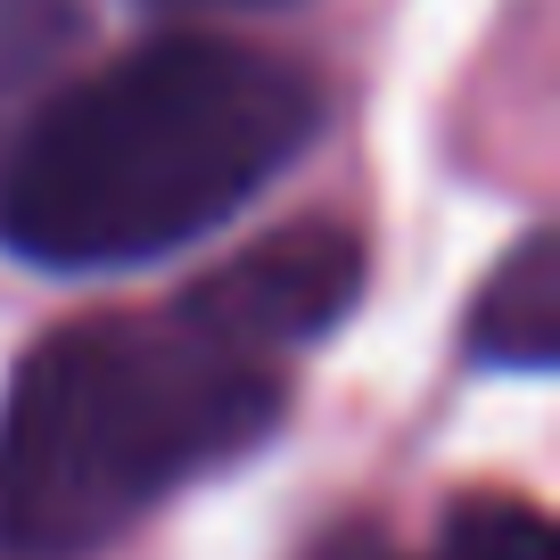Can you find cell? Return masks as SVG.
Returning a JSON list of instances; mask_svg holds the SVG:
<instances>
[{"instance_id": "cell-1", "label": "cell", "mask_w": 560, "mask_h": 560, "mask_svg": "<svg viewBox=\"0 0 560 560\" xmlns=\"http://www.w3.org/2000/svg\"><path fill=\"white\" fill-rule=\"evenodd\" d=\"M322 132V83L231 34H158L58 91L0 165V240L50 272H116L207 240Z\"/></svg>"}, {"instance_id": "cell-2", "label": "cell", "mask_w": 560, "mask_h": 560, "mask_svg": "<svg viewBox=\"0 0 560 560\" xmlns=\"http://www.w3.org/2000/svg\"><path fill=\"white\" fill-rule=\"evenodd\" d=\"M280 363L190 314H83L34 338L0 404V560H91L165 494L280 429Z\"/></svg>"}, {"instance_id": "cell-3", "label": "cell", "mask_w": 560, "mask_h": 560, "mask_svg": "<svg viewBox=\"0 0 560 560\" xmlns=\"http://www.w3.org/2000/svg\"><path fill=\"white\" fill-rule=\"evenodd\" d=\"M363 264H371L363 240L330 214H314V223H289L272 240L240 247L223 272H207L182 298V314L223 347L280 363L289 347H314L322 330L347 322V305L363 298Z\"/></svg>"}, {"instance_id": "cell-4", "label": "cell", "mask_w": 560, "mask_h": 560, "mask_svg": "<svg viewBox=\"0 0 560 560\" xmlns=\"http://www.w3.org/2000/svg\"><path fill=\"white\" fill-rule=\"evenodd\" d=\"M462 347L487 371H552L560 363V240L552 231H527L487 272Z\"/></svg>"}, {"instance_id": "cell-5", "label": "cell", "mask_w": 560, "mask_h": 560, "mask_svg": "<svg viewBox=\"0 0 560 560\" xmlns=\"http://www.w3.org/2000/svg\"><path fill=\"white\" fill-rule=\"evenodd\" d=\"M338 560H354V552H338ZM429 560H560V536H552V520H544L536 503H520V494H470V503L445 511V536H438Z\"/></svg>"}, {"instance_id": "cell-6", "label": "cell", "mask_w": 560, "mask_h": 560, "mask_svg": "<svg viewBox=\"0 0 560 560\" xmlns=\"http://www.w3.org/2000/svg\"><path fill=\"white\" fill-rule=\"evenodd\" d=\"M74 34L67 0H0V67H42Z\"/></svg>"}, {"instance_id": "cell-7", "label": "cell", "mask_w": 560, "mask_h": 560, "mask_svg": "<svg viewBox=\"0 0 560 560\" xmlns=\"http://www.w3.org/2000/svg\"><path fill=\"white\" fill-rule=\"evenodd\" d=\"M165 9H280V0H165Z\"/></svg>"}]
</instances>
